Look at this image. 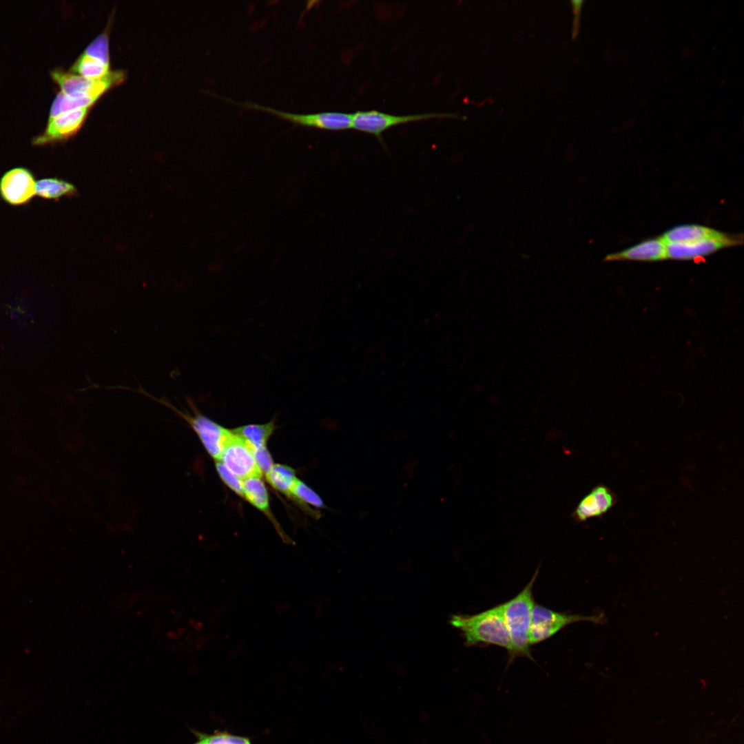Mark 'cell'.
Instances as JSON below:
<instances>
[{"label":"cell","instance_id":"obj_1","mask_svg":"<svg viewBox=\"0 0 744 744\" xmlns=\"http://www.w3.org/2000/svg\"><path fill=\"white\" fill-rule=\"evenodd\" d=\"M450 623L461 631L466 645H497L506 649L510 659L513 648L502 604L472 615L453 614Z\"/></svg>","mask_w":744,"mask_h":744},{"label":"cell","instance_id":"obj_8","mask_svg":"<svg viewBox=\"0 0 744 744\" xmlns=\"http://www.w3.org/2000/svg\"><path fill=\"white\" fill-rule=\"evenodd\" d=\"M220 462L242 480L262 474L257 466L253 448L233 432L223 448Z\"/></svg>","mask_w":744,"mask_h":744},{"label":"cell","instance_id":"obj_11","mask_svg":"<svg viewBox=\"0 0 744 744\" xmlns=\"http://www.w3.org/2000/svg\"><path fill=\"white\" fill-rule=\"evenodd\" d=\"M36 182L29 170L14 168L7 172L0 180V194L9 204L22 205L35 194Z\"/></svg>","mask_w":744,"mask_h":744},{"label":"cell","instance_id":"obj_20","mask_svg":"<svg viewBox=\"0 0 744 744\" xmlns=\"http://www.w3.org/2000/svg\"><path fill=\"white\" fill-rule=\"evenodd\" d=\"M97 100L90 96H70L59 92L54 99L49 118L80 108H90Z\"/></svg>","mask_w":744,"mask_h":744},{"label":"cell","instance_id":"obj_26","mask_svg":"<svg viewBox=\"0 0 744 744\" xmlns=\"http://www.w3.org/2000/svg\"><path fill=\"white\" fill-rule=\"evenodd\" d=\"M571 3H572V8H573V12H574V15H575V17L573 18V25H572V38L575 39L576 37L577 34V32H578L579 14H580L581 8L583 1H571Z\"/></svg>","mask_w":744,"mask_h":744},{"label":"cell","instance_id":"obj_5","mask_svg":"<svg viewBox=\"0 0 744 744\" xmlns=\"http://www.w3.org/2000/svg\"><path fill=\"white\" fill-rule=\"evenodd\" d=\"M457 114L430 112L394 115L377 110L358 111L352 114V129L375 136L382 143V133L391 127L429 119L459 118Z\"/></svg>","mask_w":744,"mask_h":744},{"label":"cell","instance_id":"obj_13","mask_svg":"<svg viewBox=\"0 0 744 744\" xmlns=\"http://www.w3.org/2000/svg\"><path fill=\"white\" fill-rule=\"evenodd\" d=\"M668 258L667 244L662 237L645 240L620 251L606 256V261L652 262Z\"/></svg>","mask_w":744,"mask_h":744},{"label":"cell","instance_id":"obj_12","mask_svg":"<svg viewBox=\"0 0 744 744\" xmlns=\"http://www.w3.org/2000/svg\"><path fill=\"white\" fill-rule=\"evenodd\" d=\"M615 494L606 486L599 484L583 497L575 508L572 517L577 522L599 517L611 509L617 503Z\"/></svg>","mask_w":744,"mask_h":744},{"label":"cell","instance_id":"obj_16","mask_svg":"<svg viewBox=\"0 0 744 744\" xmlns=\"http://www.w3.org/2000/svg\"><path fill=\"white\" fill-rule=\"evenodd\" d=\"M244 498L254 506L270 517L267 490L261 476L250 477L242 480Z\"/></svg>","mask_w":744,"mask_h":744},{"label":"cell","instance_id":"obj_19","mask_svg":"<svg viewBox=\"0 0 744 744\" xmlns=\"http://www.w3.org/2000/svg\"><path fill=\"white\" fill-rule=\"evenodd\" d=\"M268 482L277 490L290 495L298 479L295 471L285 464H273L269 473L265 475Z\"/></svg>","mask_w":744,"mask_h":744},{"label":"cell","instance_id":"obj_17","mask_svg":"<svg viewBox=\"0 0 744 744\" xmlns=\"http://www.w3.org/2000/svg\"><path fill=\"white\" fill-rule=\"evenodd\" d=\"M110 64L83 53L74 62L70 70L76 74L90 79L103 78L110 72Z\"/></svg>","mask_w":744,"mask_h":744},{"label":"cell","instance_id":"obj_10","mask_svg":"<svg viewBox=\"0 0 744 744\" xmlns=\"http://www.w3.org/2000/svg\"><path fill=\"white\" fill-rule=\"evenodd\" d=\"M89 110L90 108H80L49 118L44 132L33 139V144L42 145L71 138L81 128Z\"/></svg>","mask_w":744,"mask_h":744},{"label":"cell","instance_id":"obj_18","mask_svg":"<svg viewBox=\"0 0 744 744\" xmlns=\"http://www.w3.org/2000/svg\"><path fill=\"white\" fill-rule=\"evenodd\" d=\"M72 184L58 178H43L36 182V195L45 199H58L76 193Z\"/></svg>","mask_w":744,"mask_h":744},{"label":"cell","instance_id":"obj_2","mask_svg":"<svg viewBox=\"0 0 744 744\" xmlns=\"http://www.w3.org/2000/svg\"><path fill=\"white\" fill-rule=\"evenodd\" d=\"M537 568L529 583L515 597L502 603L504 621L509 633L513 653L509 660L522 656L533 660L530 653V630L532 610L535 604L533 586L538 575Z\"/></svg>","mask_w":744,"mask_h":744},{"label":"cell","instance_id":"obj_21","mask_svg":"<svg viewBox=\"0 0 744 744\" xmlns=\"http://www.w3.org/2000/svg\"><path fill=\"white\" fill-rule=\"evenodd\" d=\"M196 741L192 744H252L251 739L245 736L236 735L227 730H216L211 734L189 729Z\"/></svg>","mask_w":744,"mask_h":744},{"label":"cell","instance_id":"obj_14","mask_svg":"<svg viewBox=\"0 0 744 744\" xmlns=\"http://www.w3.org/2000/svg\"><path fill=\"white\" fill-rule=\"evenodd\" d=\"M725 232L699 225H682L668 230L661 236L666 243H687L722 236Z\"/></svg>","mask_w":744,"mask_h":744},{"label":"cell","instance_id":"obj_15","mask_svg":"<svg viewBox=\"0 0 744 744\" xmlns=\"http://www.w3.org/2000/svg\"><path fill=\"white\" fill-rule=\"evenodd\" d=\"M275 428V422L272 420L265 424L241 426L231 431L244 440L253 450H256L266 446Z\"/></svg>","mask_w":744,"mask_h":744},{"label":"cell","instance_id":"obj_7","mask_svg":"<svg viewBox=\"0 0 744 744\" xmlns=\"http://www.w3.org/2000/svg\"><path fill=\"white\" fill-rule=\"evenodd\" d=\"M581 621L597 622V617L555 612L535 603L532 610L530 644L533 645L545 641L566 626Z\"/></svg>","mask_w":744,"mask_h":744},{"label":"cell","instance_id":"obj_3","mask_svg":"<svg viewBox=\"0 0 744 744\" xmlns=\"http://www.w3.org/2000/svg\"><path fill=\"white\" fill-rule=\"evenodd\" d=\"M128 390L144 395L171 409L193 429L208 454L216 461H220L223 448L232 434L231 430L227 429L203 415L189 400L187 404L191 409V412L180 410L167 400L158 398L141 387L138 389L129 388Z\"/></svg>","mask_w":744,"mask_h":744},{"label":"cell","instance_id":"obj_24","mask_svg":"<svg viewBox=\"0 0 744 744\" xmlns=\"http://www.w3.org/2000/svg\"><path fill=\"white\" fill-rule=\"evenodd\" d=\"M216 468L223 482L237 495L244 497L242 480L229 471L220 461H216Z\"/></svg>","mask_w":744,"mask_h":744},{"label":"cell","instance_id":"obj_9","mask_svg":"<svg viewBox=\"0 0 744 744\" xmlns=\"http://www.w3.org/2000/svg\"><path fill=\"white\" fill-rule=\"evenodd\" d=\"M743 235L725 233L722 236L687 243H666L668 258L695 260L709 256L723 248L742 244Z\"/></svg>","mask_w":744,"mask_h":744},{"label":"cell","instance_id":"obj_4","mask_svg":"<svg viewBox=\"0 0 744 744\" xmlns=\"http://www.w3.org/2000/svg\"><path fill=\"white\" fill-rule=\"evenodd\" d=\"M225 101H229L231 103L238 104L247 110L268 113L280 119L303 127L331 131H340L352 128V114L338 112L295 114L281 111L255 103H239L231 100L228 101L227 99H225Z\"/></svg>","mask_w":744,"mask_h":744},{"label":"cell","instance_id":"obj_6","mask_svg":"<svg viewBox=\"0 0 744 744\" xmlns=\"http://www.w3.org/2000/svg\"><path fill=\"white\" fill-rule=\"evenodd\" d=\"M50 76L61 91L70 96H90L97 100L107 90L122 83L125 74L121 70L110 71L105 76L90 79L61 69L51 71Z\"/></svg>","mask_w":744,"mask_h":744},{"label":"cell","instance_id":"obj_22","mask_svg":"<svg viewBox=\"0 0 744 744\" xmlns=\"http://www.w3.org/2000/svg\"><path fill=\"white\" fill-rule=\"evenodd\" d=\"M290 495L299 502L308 504L316 508H325L320 495L299 479L296 482Z\"/></svg>","mask_w":744,"mask_h":744},{"label":"cell","instance_id":"obj_23","mask_svg":"<svg viewBox=\"0 0 744 744\" xmlns=\"http://www.w3.org/2000/svg\"><path fill=\"white\" fill-rule=\"evenodd\" d=\"M84 53L110 63L109 41L106 33L99 35L86 48Z\"/></svg>","mask_w":744,"mask_h":744},{"label":"cell","instance_id":"obj_25","mask_svg":"<svg viewBox=\"0 0 744 744\" xmlns=\"http://www.w3.org/2000/svg\"><path fill=\"white\" fill-rule=\"evenodd\" d=\"M254 457L257 466L262 473L267 475L273 466L271 454L266 446L254 450Z\"/></svg>","mask_w":744,"mask_h":744}]
</instances>
